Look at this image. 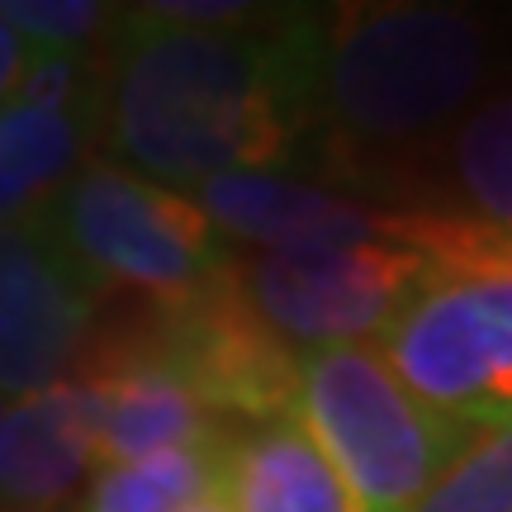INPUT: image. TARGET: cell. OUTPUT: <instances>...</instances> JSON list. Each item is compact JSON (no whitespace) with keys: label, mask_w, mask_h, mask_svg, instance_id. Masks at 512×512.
Listing matches in <instances>:
<instances>
[{"label":"cell","mask_w":512,"mask_h":512,"mask_svg":"<svg viewBox=\"0 0 512 512\" xmlns=\"http://www.w3.org/2000/svg\"><path fill=\"white\" fill-rule=\"evenodd\" d=\"M323 10L247 29H190L147 5L114 10L100 128L124 171L171 190L214 176H290L318 138Z\"/></svg>","instance_id":"6da1fadb"},{"label":"cell","mask_w":512,"mask_h":512,"mask_svg":"<svg viewBox=\"0 0 512 512\" xmlns=\"http://www.w3.org/2000/svg\"><path fill=\"white\" fill-rule=\"evenodd\" d=\"M494 72V29L465 5L323 10L318 138L337 152H389L456 128Z\"/></svg>","instance_id":"7a4b0ae2"},{"label":"cell","mask_w":512,"mask_h":512,"mask_svg":"<svg viewBox=\"0 0 512 512\" xmlns=\"http://www.w3.org/2000/svg\"><path fill=\"white\" fill-rule=\"evenodd\" d=\"M290 418L323 451L351 512H413L479 441V432L427 408L384 366L375 342L299 351Z\"/></svg>","instance_id":"3957f363"},{"label":"cell","mask_w":512,"mask_h":512,"mask_svg":"<svg viewBox=\"0 0 512 512\" xmlns=\"http://www.w3.org/2000/svg\"><path fill=\"white\" fill-rule=\"evenodd\" d=\"M34 219L100 290H138L152 304H181L238 266L233 242L195 195L114 162L76 166L34 209Z\"/></svg>","instance_id":"277c9868"},{"label":"cell","mask_w":512,"mask_h":512,"mask_svg":"<svg viewBox=\"0 0 512 512\" xmlns=\"http://www.w3.org/2000/svg\"><path fill=\"white\" fill-rule=\"evenodd\" d=\"M375 351L441 418L479 437L512 427V275H437Z\"/></svg>","instance_id":"5b68a950"},{"label":"cell","mask_w":512,"mask_h":512,"mask_svg":"<svg viewBox=\"0 0 512 512\" xmlns=\"http://www.w3.org/2000/svg\"><path fill=\"white\" fill-rule=\"evenodd\" d=\"M432 280V261L403 242L238 256V290L294 351L366 347Z\"/></svg>","instance_id":"8992f818"},{"label":"cell","mask_w":512,"mask_h":512,"mask_svg":"<svg viewBox=\"0 0 512 512\" xmlns=\"http://www.w3.org/2000/svg\"><path fill=\"white\" fill-rule=\"evenodd\" d=\"M128 337L162 370H171L214 418L233 413L256 427L290 418L299 351L256 318L247 294L238 290V266L228 280L181 304H152V318Z\"/></svg>","instance_id":"52a82bcc"},{"label":"cell","mask_w":512,"mask_h":512,"mask_svg":"<svg viewBox=\"0 0 512 512\" xmlns=\"http://www.w3.org/2000/svg\"><path fill=\"white\" fill-rule=\"evenodd\" d=\"M100 285L62 252L43 223L19 219L0 252V399H29L67 380L86 356Z\"/></svg>","instance_id":"ba28073f"},{"label":"cell","mask_w":512,"mask_h":512,"mask_svg":"<svg viewBox=\"0 0 512 512\" xmlns=\"http://www.w3.org/2000/svg\"><path fill=\"white\" fill-rule=\"evenodd\" d=\"M223 238L256 252H323L361 242H403V209L299 176H214L190 190Z\"/></svg>","instance_id":"9c48e42d"},{"label":"cell","mask_w":512,"mask_h":512,"mask_svg":"<svg viewBox=\"0 0 512 512\" xmlns=\"http://www.w3.org/2000/svg\"><path fill=\"white\" fill-rule=\"evenodd\" d=\"M95 403V470L228 437L219 418L133 337H110L81 370Z\"/></svg>","instance_id":"30bf717a"},{"label":"cell","mask_w":512,"mask_h":512,"mask_svg":"<svg viewBox=\"0 0 512 512\" xmlns=\"http://www.w3.org/2000/svg\"><path fill=\"white\" fill-rule=\"evenodd\" d=\"M95 470V403L81 375L5 403L0 413V508L48 512Z\"/></svg>","instance_id":"8fae6325"},{"label":"cell","mask_w":512,"mask_h":512,"mask_svg":"<svg viewBox=\"0 0 512 512\" xmlns=\"http://www.w3.org/2000/svg\"><path fill=\"white\" fill-rule=\"evenodd\" d=\"M219 494L233 512H351L332 465L294 418L223 441Z\"/></svg>","instance_id":"7c38bea8"},{"label":"cell","mask_w":512,"mask_h":512,"mask_svg":"<svg viewBox=\"0 0 512 512\" xmlns=\"http://www.w3.org/2000/svg\"><path fill=\"white\" fill-rule=\"evenodd\" d=\"M95 128H100V110L0 100V223L29 219L72 176Z\"/></svg>","instance_id":"4fadbf2b"},{"label":"cell","mask_w":512,"mask_h":512,"mask_svg":"<svg viewBox=\"0 0 512 512\" xmlns=\"http://www.w3.org/2000/svg\"><path fill=\"white\" fill-rule=\"evenodd\" d=\"M223 441H204V446H181V451H162L147 460H128V465H105L91 470L81 484L76 512H185L219 494V470H223Z\"/></svg>","instance_id":"5bb4252c"},{"label":"cell","mask_w":512,"mask_h":512,"mask_svg":"<svg viewBox=\"0 0 512 512\" xmlns=\"http://www.w3.org/2000/svg\"><path fill=\"white\" fill-rule=\"evenodd\" d=\"M446 176L456 190V209L489 228H512V91L479 100L451 128Z\"/></svg>","instance_id":"9a60e30c"},{"label":"cell","mask_w":512,"mask_h":512,"mask_svg":"<svg viewBox=\"0 0 512 512\" xmlns=\"http://www.w3.org/2000/svg\"><path fill=\"white\" fill-rule=\"evenodd\" d=\"M413 512H512V427L484 432Z\"/></svg>","instance_id":"2e32d148"},{"label":"cell","mask_w":512,"mask_h":512,"mask_svg":"<svg viewBox=\"0 0 512 512\" xmlns=\"http://www.w3.org/2000/svg\"><path fill=\"white\" fill-rule=\"evenodd\" d=\"M0 19L34 53H81V43L110 29L114 10L91 0H0Z\"/></svg>","instance_id":"e0dca14e"},{"label":"cell","mask_w":512,"mask_h":512,"mask_svg":"<svg viewBox=\"0 0 512 512\" xmlns=\"http://www.w3.org/2000/svg\"><path fill=\"white\" fill-rule=\"evenodd\" d=\"M29 57H34V48L0 19V100H10V91L19 86V76L29 67Z\"/></svg>","instance_id":"ac0fdd59"},{"label":"cell","mask_w":512,"mask_h":512,"mask_svg":"<svg viewBox=\"0 0 512 512\" xmlns=\"http://www.w3.org/2000/svg\"><path fill=\"white\" fill-rule=\"evenodd\" d=\"M185 512H233V508L223 503V494H214V498H204V503H195V508H185Z\"/></svg>","instance_id":"d6986e66"},{"label":"cell","mask_w":512,"mask_h":512,"mask_svg":"<svg viewBox=\"0 0 512 512\" xmlns=\"http://www.w3.org/2000/svg\"><path fill=\"white\" fill-rule=\"evenodd\" d=\"M15 228H19V223H0V252L10 247V238H15Z\"/></svg>","instance_id":"ffe728a7"},{"label":"cell","mask_w":512,"mask_h":512,"mask_svg":"<svg viewBox=\"0 0 512 512\" xmlns=\"http://www.w3.org/2000/svg\"><path fill=\"white\" fill-rule=\"evenodd\" d=\"M0 413H5V399H0Z\"/></svg>","instance_id":"44dd1931"},{"label":"cell","mask_w":512,"mask_h":512,"mask_svg":"<svg viewBox=\"0 0 512 512\" xmlns=\"http://www.w3.org/2000/svg\"><path fill=\"white\" fill-rule=\"evenodd\" d=\"M0 512H15V508H0Z\"/></svg>","instance_id":"7402d4cb"}]
</instances>
